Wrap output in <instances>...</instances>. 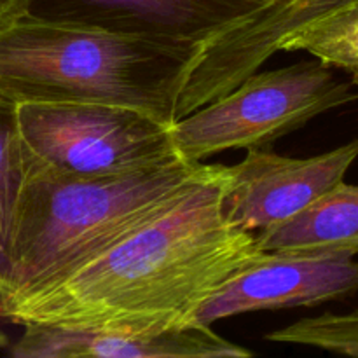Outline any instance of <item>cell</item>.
Segmentation results:
<instances>
[{"label": "cell", "mask_w": 358, "mask_h": 358, "mask_svg": "<svg viewBox=\"0 0 358 358\" xmlns=\"http://www.w3.org/2000/svg\"><path fill=\"white\" fill-rule=\"evenodd\" d=\"M213 164L171 206L69 275L9 301L16 325L157 334L198 324V311L264 252L222 213Z\"/></svg>", "instance_id": "cell-1"}, {"label": "cell", "mask_w": 358, "mask_h": 358, "mask_svg": "<svg viewBox=\"0 0 358 358\" xmlns=\"http://www.w3.org/2000/svg\"><path fill=\"white\" fill-rule=\"evenodd\" d=\"M198 42L27 14L0 31V93L16 103H110L173 124Z\"/></svg>", "instance_id": "cell-2"}, {"label": "cell", "mask_w": 358, "mask_h": 358, "mask_svg": "<svg viewBox=\"0 0 358 358\" xmlns=\"http://www.w3.org/2000/svg\"><path fill=\"white\" fill-rule=\"evenodd\" d=\"M213 164L177 159L128 175L69 178L30 173L7 245L9 301L69 275L156 219Z\"/></svg>", "instance_id": "cell-3"}, {"label": "cell", "mask_w": 358, "mask_h": 358, "mask_svg": "<svg viewBox=\"0 0 358 358\" xmlns=\"http://www.w3.org/2000/svg\"><path fill=\"white\" fill-rule=\"evenodd\" d=\"M358 100L352 83L339 80L318 59L255 70L215 100L171 124L178 157L201 163L215 154L264 149L317 115Z\"/></svg>", "instance_id": "cell-4"}, {"label": "cell", "mask_w": 358, "mask_h": 358, "mask_svg": "<svg viewBox=\"0 0 358 358\" xmlns=\"http://www.w3.org/2000/svg\"><path fill=\"white\" fill-rule=\"evenodd\" d=\"M30 173L69 178L128 175L180 159L171 122L110 103H17Z\"/></svg>", "instance_id": "cell-5"}, {"label": "cell", "mask_w": 358, "mask_h": 358, "mask_svg": "<svg viewBox=\"0 0 358 358\" xmlns=\"http://www.w3.org/2000/svg\"><path fill=\"white\" fill-rule=\"evenodd\" d=\"M357 159L358 136L329 152L303 159L248 149L240 163L224 166V217L245 233L271 229L341 184Z\"/></svg>", "instance_id": "cell-6"}, {"label": "cell", "mask_w": 358, "mask_h": 358, "mask_svg": "<svg viewBox=\"0 0 358 358\" xmlns=\"http://www.w3.org/2000/svg\"><path fill=\"white\" fill-rule=\"evenodd\" d=\"M358 292L355 257L264 252L196 315L203 325L264 310L313 308Z\"/></svg>", "instance_id": "cell-7"}, {"label": "cell", "mask_w": 358, "mask_h": 358, "mask_svg": "<svg viewBox=\"0 0 358 358\" xmlns=\"http://www.w3.org/2000/svg\"><path fill=\"white\" fill-rule=\"evenodd\" d=\"M273 0H34L38 16L205 44Z\"/></svg>", "instance_id": "cell-8"}, {"label": "cell", "mask_w": 358, "mask_h": 358, "mask_svg": "<svg viewBox=\"0 0 358 358\" xmlns=\"http://www.w3.org/2000/svg\"><path fill=\"white\" fill-rule=\"evenodd\" d=\"M10 348L14 358H248L250 350L220 338L210 325L142 332L90 331L27 324Z\"/></svg>", "instance_id": "cell-9"}, {"label": "cell", "mask_w": 358, "mask_h": 358, "mask_svg": "<svg viewBox=\"0 0 358 358\" xmlns=\"http://www.w3.org/2000/svg\"><path fill=\"white\" fill-rule=\"evenodd\" d=\"M262 252L357 257L358 185L345 180L278 226L255 234Z\"/></svg>", "instance_id": "cell-10"}, {"label": "cell", "mask_w": 358, "mask_h": 358, "mask_svg": "<svg viewBox=\"0 0 358 358\" xmlns=\"http://www.w3.org/2000/svg\"><path fill=\"white\" fill-rule=\"evenodd\" d=\"M353 2L358 0H303L276 20L247 34L226 38L220 42L215 52V65L220 79L227 86L241 83L280 52L282 44L294 31Z\"/></svg>", "instance_id": "cell-11"}, {"label": "cell", "mask_w": 358, "mask_h": 358, "mask_svg": "<svg viewBox=\"0 0 358 358\" xmlns=\"http://www.w3.org/2000/svg\"><path fill=\"white\" fill-rule=\"evenodd\" d=\"M306 51L331 69H339L358 86V2L332 10L294 31L280 52Z\"/></svg>", "instance_id": "cell-12"}, {"label": "cell", "mask_w": 358, "mask_h": 358, "mask_svg": "<svg viewBox=\"0 0 358 358\" xmlns=\"http://www.w3.org/2000/svg\"><path fill=\"white\" fill-rule=\"evenodd\" d=\"M27 182V157L17 126V103L0 93V250L6 254L21 191Z\"/></svg>", "instance_id": "cell-13"}, {"label": "cell", "mask_w": 358, "mask_h": 358, "mask_svg": "<svg viewBox=\"0 0 358 358\" xmlns=\"http://www.w3.org/2000/svg\"><path fill=\"white\" fill-rule=\"evenodd\" d=\"M264 339L358 358V310L346 313L329 311L318 317L301 318L294 324L271 331L264 336Z\"/></svg>", "instance_id": "cell-14"}, {"label": "cell", "mask_w": 358, "mask_h": 358, "mask_svg": "<svg viewBox=\"0 0 358 358\" xmlns=\"http://www.w3.org/2000/svg\"><path fill=\"white\" fill-rule=\"evenodd\" d=\"M299 2H303V0H278V2H275V3H269L268 7H264V9H261L259 13L252 14L250 17H247L243 23L236 24V27H233L231 30L224 31V34H220V35H217V37L210 38V41L234 37V35L245 34V31H250V30H254V28L262 27V24L269 23V21L276 20L278 16H282L283 13H287L289 9H292V7L297 6ZM205 44H206V42H205ZM205 44H203V45H205ZM203 45H201V48H203Z\"/></svg>", "instance_id": "cell-15"}, {"label": "cell", "mask_w": 358, "mask_h": 358, "mask_svg": "<svg viewBox=\"0 0 358 358\" xmlns=\"http://www.w3.org/2000/svg\"><path fill=\"white\" fill-rule=\"evenodd\" d=\"M34 0H0V31L31 13Z\"/></svg>", "instance_id": "cell-16"}, {"label": "cell", "mask_w": 358, "mask_h": 358, "mask_svg": "<svg viewBox=\"0 0 358 358\" xmlns=\"http://www.w3.org/2000/svg\"><path fill=\"white\" fill-rule=\"evenodd\" d=\"M7 280H9V261L7 255L0 250V297L3 303L7 297Z\"/></svg>", "instance_id": "cell-17"}, {"label": "cell", "mask_w": 358, "mask_h": 358, "mask_svg": "<svg viewBox=\"0 0 358 358\" xmlns=\"http://www.w3.org/2000/svg\"><path fill=\"white\" fill-rule=\"evenodd\" d=\"M0 320H2V317H0ZM7 345H9V339H7V336L0 331V348H3V346Z\"/></svg>", "instance_id": "cell-18"}, {"label": "cell", "mask_w": 358, "mask_h": 358, "mask_svg": "<svg viewBox=\"0 0 358 358\" xmlns=\"http://www.w3.org/2000/svg\"><path fill=\"white\" fill-rule=\"evenodd\" d=\"M2 308H3V301L2 297H0V317H2Z\"/></svg>", "instance_id": "cell-19"}, {"label": "cell", "mask_w": 358, "mask_h": 358, "mask_svg": "<svg viewBox=\"0 0 358 358\" xmlns=\"http://www.w3.org/2000/svg\"><path fill=\"white\" fill-rule=\"evenodd\" d=\"M275 2H278V0H273V2H271V3H275Z\"/></svg>", "instance_id": "cell-20"}]
</instances>
